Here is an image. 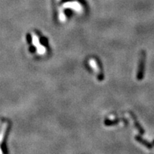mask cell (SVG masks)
<instances>
[{
	"instance_id": "cell-4",
	"label": "cell",
	"mask_w": 154,
	"mask_h": 154,
	"mask_svg": "<svg viewBox=\"0 0 154 154\" xmlns=\"http://www.w3.org/2000/svg\"><path fill=\"white\" fill-rule=\"evenodd\" d=\"M89 64L90 66L92 67L93 69L96 72V74H97V75L99 76V78H102V77H101V76H102V72H101L100 68H99V65H98L97 62L94 59H90L89 60Z\"/></svg>"
},
{
	"instance_id": "cell-3",
	"label": "cell",
	"mask_w": 154,
	"mask_h": 154,
	"mask_svg": "<svg viewBox=\"0 0 154 154\" xmlns=\"http://www.w3.org/2000/svg\"><path fill=\"white\" fill-rule=\"evenodd\" d=\"M9 128V123L6 121L0 119V148L5 139L6 134Z\"/></svg>"
},
{
	"instance_id": "cell-2",
	"label": "cell",
	"mask_w": 154,
	"mask_h": 154,
	"mask_svg": "<svg viewBox=\"0 0 154 154\" xmlns=\"http://www.w3.org/2000/svg\"><path fill=\"white\" fill-rule=\"evenodd\" d=\"M61 8L72 9V10L75 11V12L78 13V14H81L83 11V6L77 1H67V2L64 3Z\"/></svg>"
},
{
	"instance_id": "cell-1",
	"label": "cell",
	"mask_w": 154,
	"mask_h": 154,
	"mask_svg": "<svg viewBox=\"0 0 154 154\" xmlns=\"http://www.w3.org/2000/svg\"><path fill=\"white\" fill-rule=\"evenodd\" d=\"M28 40L31 44L30 51L38 56H44L48 52V47L45 38L36 32H32L28 35Z\"/></svg>"
}]
</instances>
